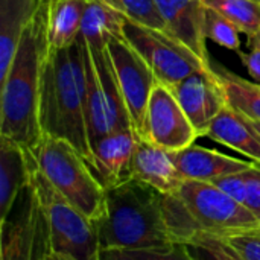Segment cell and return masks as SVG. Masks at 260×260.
I'll return each instance as SVG.
<instances>
[{
    "label": "cell",
    "instance_id": "cell-1",
    "mask_svg": "<svg viewBox=\"0 0 260 260\" xmlns=\"http://www.w3.org/2000/svg\"><path fill=\"white\" fill-rule=\"evenodd\" d=\"M49 0H43L24 27L11 66L0 79V137L32 152L43 137L40 125V90L50 50L47 38Z\"/></svg>",
    "mask_w": 260,
    "mask_h": 260
},
{
    "label": "cell",
    "instance_id": "cell-2",
    "mask_svg": "<svg viewBox=\"0 0 260 260\" xmlns=\"http://www.w3.org/2000/svg\"><path fill=\"white\" fill-rule=\"evenodd\" d=\"M85 98V41L79 35L72 46L49 50L40 90V125L43 134L67 140L87 160Z\"/></svg>",
    "mask_w": 260,
    "mask_h": 260
},
{
    "label": "cell",
    "instance_id": "cell-3",
    "mask_svg": "<svg viewBox=\"0 0 260 260\" xmlns=\"http://www.w3.org/2000/svg\"><path fill=\"white\" fill-rule=\"evenodd\" d=\"M96 227L101 250L137 251L175 244L165 224L161 193L134 178L107 190Z\"/></svg>",
    "mask_w": 260,
    "mask_h": 260
},
{
    "label": "cell",
    "instance_id": "cell-4",
    "mask_svg": "<svg viewBox=\"0 0 260 260\" xmlns=\"http://www.w3.org/2000/svg\"><path fill=\"white\" fill-rule=\"evenodd\" d=\"M30 154L37 169L56 192L94 222L101 218L107 190L73 145L67 140L43 134L40 143Z\"/></svg>",
    "mask_w": 260,
    "mask_h": 260
},
{
    "label": "cell",
    "instance_id": "cell-5",
    "mask_svg": "<svg viewBox=\"0 0 260 260\" xmlns=\"http://www.w3.org/2000/svg\"><path fill=\"white\" fill-rule=\"evenodd\" d=\"M30 184L35 189L49 225L52 254L67 260H99L102 250L96 222L56 192L37 169L35 161Z\"/></svg>",
    "mask_w": 260,
    "mask_h": 260
},
{
    "label": "cell",
    "instance_id": "cell-6",
    "mask_svg": "<svg viewBox=\"0 0 260 260\" xmlns=\"http://www.w3.org/2000/svg\"><path fill=\"white\" fill-rule=\"evenodd\" d=\"M85 123L91 148L98 140L133 126L107 47L93 50L85 43Z\"/></svg>",
    "mask_w": 260,
    "mask_h": 260
},
{
    "label": "cell",
    "instance_id": "cell-7",
    "mask_svg": "<svg viewBox=\"0 0 260 260\" xmlns=\"http://www.w3.org/2000/svg\"><path fill=\"white\" fill-rule=\"evenodd\" d=\"M122 35L145 59L157 81L169 88L197 72L212 69L166 30L146 27L123 17Z\"/></svg>",
    "mask_w": 260,
    "mask_h": 260
},
{
    "label": "cell",
    "instance_id": "cell-8",
    "mask_svg": "<svg viewBox=\"0 0 260 260\" xmlns=\"http://www.w3.org/2000/svg\"><path fill=\"white\" fill-rule=\"evenodd\" d=\"M177 192L187 206L200 235L224 238L241 230L260 227L254 215L244 204L213 183L184 180Z\"/></svg>",
    "mask_w": 260,
    "mask_h": 260
},
{
    "label": "cell",
    "instance_id": "cell-9",
    "mask_svg": "<svg viewBox=\"0 0 260 260\" xmlns=\"http://www.w3.org/2000/svg\"><path fill=\"white\" fill-rule=\"evenodd\" d=\"M0 230L2 260H46L52 254L49 225L30 181Z\"/></svg>",
    "mask_w": 260,
    "mask_h": 260
},
{
    "label": "cell",
    "instance_id": "cell-10",
    "mask_svg": "<svg viewBox=\"0 0 260 260\" xmlns=\"http://www.w3.org/2000/svg\"><path fill=\"white\" fill-rule=\"evenodd\" d=\"M119 90L122 93L136 137L146 139V111L151 93L158 84L145 59L123 37H113L107 44Z\"/></svg>",
    "mask_w": 260,
    "mask_h": 260
},
{
    "label": "cell",
    "instance_id": "cell-11",
    "mask_svg": "<svg viewBox=\"0 0 260 260\" xmlns=\"http://www.w3.org/2000/svg\"><path fill=\"white\" fill-rule=\"evenodd\" d=\"M200 137L168 85L157 84L146 111V140L171 152L184 149Z\"/></svg>",
    "mask_w": 260,
    "mask_h": 260
},
{
    "label": "cell",
    "instance_id": "cell-12",
    "mask_svg": "<svg viewBox=\"0 0 260 260\" xmlns=\"http://www.w3.org/2000/svg\"><path fill=\"white\" fill-rule=\"evenodd\" d=\"M171 90L200 137L207 134L213 119L227 105L213 69L197 72L171 87Z\"/></svg>",
    "mask_w": 260,
    "mask_h": 260
},
{
    "label": "cell",
    "instance_id": "cell-13",
    "mask_svg": "<svg viewBox=\"0 0 260 260\" xmlns=\"http://www.w3.org/2000/svg\"><path fill=\"white\" fill-rule=\"evenodd\" d=\"M136 139L133 129H123L91 145L87 165L105 190H111L133 180Z\"/></svg>",
    "mask_w": 260,
    "mask_h": 260
},
{
    "label": "cell",
    "instance_id": "cell-14",
    "mask_svg": "<svg viewBox=\"0 0 260 260\" xmlns=\"http://www.w3.org/2000/svg\"><path fill=\"white\" fill-rule=\"evenodd\" d=\"M166 23V30L189 47L204 64H210L206 46V14L203 0H155Z\"/></svg>",
    "mask_w": 260,
    "mask_h": 260
},
{
    "label": "cell",
    "instance_id": "cell-15",
    "mask_svg": "<svg viewBox=\"0 0 260 260\" xmlns=\"http://www.w3.org/2000/svg\"><path fill=\"white\" fill-rule=\"evenodd\" d=\"M133 178L163 195L175 193L184 181L171 151L139 137L133 154Z\"/></svg>",
    "mask_w": 260,
    "mask_h": 260
},
{
    "label": "cell",
    "instance_id": "cell-16",
    "mask_svg": "<svg viewBox=\"0 0 260 260\" xmlns=\"http://www.w3.org/2000/svg\"><path fill=\"white\" fill-rule=\"evenodd\" d=\"M174 161L184 180L215 183L216 180L250 169L254 163L233 158L213 149L190 145L172 152Z\"/></svg>",
    "mask_w": 260,
    "mask_h": 260
},
{
    "label": "cell",
    "instance_id": "cell-17",
    "mask_svg": "<svg viewBox=\"0 0 260 260\" xmlns=\"http://www.w3.org/2000/svg\"><path fill=\"white\" fill-rule=\"evenodd\" d=\"M34 157L15 142L0 137V222L30 181Z\"/></svg>",
    "mask_w": 260,
    "mask_h": 260
},
{
    "label": "cell",
    "instance_id": "cell-18",
    "mask_svg": "<svg viewBox=\"0 0 260 260\" xmlns=\"http://www.w3.org/2000/svg\"><path fill=\"white\" fill-rule=\"evenodd\" d=\"M206 136L244 154L253 163L260 165V134L254 129L248 117L235 108L225 105L213 119Z\"/></svg>",
    "mask_w": 260,
    "mask_h": 260
},
{
    "label": "cell",
    "instance_id": "cell-19",
    "mask_svg": "<svg viewBox=\"0 0 260 260\" xmlns=\"http://www.w3.org/2000/svg\"><path fill=\"white\" fill-rule=\"evenodd\" d=\"M43 0H0V79L5 78L20 37Z\"/></svg>",
    "mask_w": 260,
    "mask_h": 260
},
{
    "label": "cell",
    "instance_id": "cell-20",
    "mask_svg": "<svg viewBox=\"0 0 260 260\" xmlns=\"http://www.w3.org/2000/svg\"><path fill=\"white\" fill-rule=\"evenodd\" d=\"M88 0H49L47 38L53 50L72 46L81 35Z\"/></svg>",
    "mask_w": 260,
    "mask_h": 260
},
{
    "label": "cell",
    "instance_id": "cell-21",
    "mask_svg": "<svg viewBox=\"0 0 260 260\" xmlns=\"http://www.w3.org/2000/svg\"><path fill=\"white\" fill-rule=\"evenodd\" d=\"M123 15L102 0H88L82 18L81 37L93 50L105 49L113 37H123Z\"/></svg>",
    "mask_w": 260,
    "mask_h": 260
},
{
    "label": "cell",
    "instance_id": "cell-22",
    "mask_svg": "<svg viewBox=\"0 0 260 260\" xmlns=\"http://www.w3.org/2000/svg\"><path fill=\"white\" fill-rule=\"evenodd\" d=\"M212 69L224 91L227 105L248 119L260 122V85L238 76L222 66Z\"/></svg>",
    "mask_w": 260,
    "mask_h": 260
},
{
    "label": "cell",
    "instance_id": "cell-23",
    "mask_svg": "<svg viewBox=\"0 0 260 260\" xmlns=\"http://www.w3.org/2000/svg\"><path fill=\"white\" fill-rule=\"evenodd\" d=\"M161 209L166 229L175 244H186L200 235V230L178 192L168 195L161 193Z\"/></svg>",
    "mask_w": 260,
    "mask_h": 260
},
{
    "label": "cell",
    "instance_id": "cell-24",
    "mask_svg": "<svg viewBox=\"0 0 260 260\" xmlns=\"http://www.w3.org/2000/svg\"><path fill=\"white\" fill-rule=\"evenodd\" d=\"M204 5L227 20H230L239 32L254 38L260 32V3L254 0H203Z\"/></svg>",
    "mask_w": 260,
    "mask_h": 260
},
{
    "label": "cell",
    "instance_id": "cell-25",
    "mask_svg": "<svg viewBox=\"0 0 260 260\" xmlns=\"http://www.w3.org/2000/svg\"><path fill=\"white\" fill-rule=\"evenodd\" d=\"M123 17L152 29L166 30V23L155 0H102ZM168 32V30H166Z\"/></svg>",
    "mask_w": 260,
    "mask_h": 260
},
{
    "label": "cell",
    "instance_id": "cell-26",
    "mask_svg": "<svg viewBox=\"0 0 260 260\" xmlns=\"http://www.w3.org/2000/svg\"><path fill=\"white\" fill-rule=\"evenodd\" d=\"M184 245L193 260H242L222 236L201 233Z\"/></svg>",
    "mask_w": 260,
    "mask_h": 260
},
{
    "label": "cell",
    "instance_id": "cell-27",
    "mask_svg": "<svg viewBox=\"0 0 260 260\" xmlns=\"http://www.w3.org/2000/svg\"><path fill=\"white\" fill-rule=\"evenodd\" d=\"M206 35L209 40L229 50L239 52L241 49L239 29L224 15L210 8H207L206 14Z\"/></svg>",
    "mask_w": 260,
    "mask_h": 260
},
{
    "label": "cell",
    "instance_id": "cell-28",
    "mask_svg": "<svg viewBox=\"0 0 260 260\" xmlns=\"http://www.w3.org/2000/svg\"><path fill=\"white\" fill-rule=\"evenodd\" d=\"M224 239L242 260H260V227L227 235Z\"/></svg>",
    "mask_w": 260,
    "mask_h": 260
},
{
    "label": "cell",
    "instance_id": "cell-29",
    "mask_svg": "<svg viewBox=\"0 0 260 260\" xmlns=\"http://www.w3.org/2000/svg\"><path fill=\"white\" fill-rule=\"evenodd\" d=\"M244 181V201L242 204L254 215L260 224V165H253L250 169L241 172Z\"/></svg>",
    "mask_w": 260,
    "mask_h": 260
},
{
    "label": "cell",
    "instance_id": "cell-30",
    "mask_svg": "<svg viewBox=\"0 0 260 260\" xmlns=\"http://www.w3.org/2000/svg\"><path fill=\"white\" fill-rule=\"evenodd\" d=\"M137 260H193L184 244H172L165 248L129 251Z\"/></svg>",
    "mask_w": 260,
    "mask_h": 260
},
{
    "label": "cell",
    "instance_id": "cell-31",
    "mask_svg": "<svg viewBox=\"0 0 260 260\" xmlns=\"http://www.w3.org/2000/svg\"><path fill=\"white\" fill-rule=\"evenodd\" d=\"M239 55L253 81L260 85V44L254 43L253 49L248 53H239Z\"/></svg>",
    "mask_w": 260,
    "mask_h": 260
},
{
    "label": "cell",
    "instance_id": "cell-32",
    "mask_svg": "<svg viewBox=\"0 0 260 260\" xmlns=\"http://www.w3.org/2000/svg\"><path fill=\"white\" fill-rule=\"evenodd\" d=\"M99 260H137L125 250H102Z\"/></svg>",
    "mask_w": 260,
    "mask_h": 260
},
{
    "label": "cell",
    "instance_id": "cell-33",
    "mask_svg": "<svg viewBox=\"0 0 260 260\" xmlns=\"http://www.w3.org/2000/svg\"><path fill=\"white\" fill-rule=\"evenodd\" d=\"M245 117H247V116H245ZM248 120L251 122V125L254 126V129H256V131L260 134V122H257V120H251V119H248Z\"/></svg>",
    "mask_w": 260,
    "mask_h": 260
},
{
    "label": "cell",
    "instance_id": "cell-34",
    "mask_svg": "<svg viewBox=\"0 0 260 260\" xmlns=\"http://www.w3.org/2000/svg\"><path fill=\"white\" fill-rule=\"evenodd\" d=\"M46 260H67V259H64V257H61V256H56V254H50V256H49Z\"/></svg>",
    "mask_w": 260,
    "mask_h": 260
},
{
    "label": "cell",
    "instance_id": "cell-35",
    "mask_svg": "<svg viewBox=\"0 0 260 260\" xmlns=\"http://www.w3.org/2000/svg\"><path fill=\"white\" fill-rule=\"evenodd\" d=\"M251 40H253V41H254L256 44H260V32L257 34V35H256V37H254V38H251Z\"/></svg>",
    "mask_w": 260,
    "mask_h": 260
},
{
    "label": "cell",
    "instance_id": "cell-36",
    "mask_svg": "<svg viewBox=\"0 0 260 260\" xmlns=\"http://www.w3.org/2000/svg\"><path fill=\"white\" fill-rule=\"evenodd\" d=\"M254 2H257V3H260V0H254Z\"/></svg>",
    "mask_w": 260,
    "mask_h": 260
}]
</instances>
